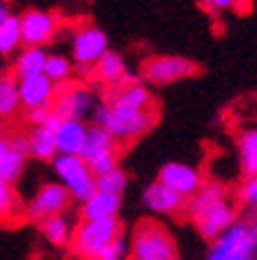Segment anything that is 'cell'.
Returning a JSON list of instances; mask_svg holds the SVG:
<instances>
[{
  "mask_svg": "<svg viewBox=\"0 0 257 260\" xmlns=\"http://www.w3.org/2000/svg\"><path fill=\"white\" fill-rule=\"evenodd\" d=\"M186 214L206 242H213L236 221V207L223 184H202L197 193L188 200Z\"/></svg>",
  "mask_w": 257,
  "mask_h": 260,
  "instance_id": "obj_1",
  "label": "cell"
},
{
  "mask_svg": "<svg viewBox=\"0 0 257 260\" xmlns=\"http://www.w3.org/2000/svg\"><path fill=\"white\" fill-rule=\"evenodd\" d=\"M156 123V109H132L123 105H100L93 112V125L102 128L118 146H128L130 142L146 135Z\"/></svg>",
  "mask_w": 257,
  "mask_h": 260,
  "instance_id": "obj_2",
  "label": "cell"
},
{
  "mask_svg": "<svg viewBox=\"0 0 257 260\" xmlns=\"http://www.w3.org/2000/svg\"><path fill=\"white\" fill-rule=\"evenodd\" d=\"M123 237V223L121 218H104V221H81L72 228L70 253L77 260H95L107 244Z\"/></svg>",
  "mask_w": 257,
  "mask_h": 260,
  "instance_id": "obj_3",
  "label": "cell"
},
{
  "mask_svg": "<svg viewBox=\"0 0 257 260\" xmlns=\"http://www.w3.org/2000/svg\"><path fill=\"white\" fill-rule=\"evenodd\" d=\"M257 225L250 221H234L218 239H213L206 260H255Z\"/></svg>",
  "mask_w": 257,
  "mask_h": 260,
  "instance_id": "obj_4",
  "label": "cell"
},
{
  "mask_svg": "<svg viewBox=\"0 0 257 260\" xmlns=\"http://www.w3.org/2000/svg\"><path fill=\"white\" fill-rule=\"evenodd\" d=\"M130 260H174L176 242L165 225L156 221H141L132 233Z\"/></svg>",
  "mask_w": 257,
  "mask_h": 260,
  "instance_id": "obj_5",
  "label": "cell"
},
{
  "mask_svg": "<svg viewBox=\"0 0 257 260\" xmlns=\"http://www.w3.org/2000/svg\"><path fill=\"white\" fill-rule=\"evenodd\" d=\"M79 158L86 162V168L93 177L118 168V144L97 125H86V140L79 151Z\"/></svg>",
  "mask_w": 257,
  "mask_h": 260,
  "instance_id": "obj_6",
  "label": "cell"
},
{
  "mask_svg": "<svg viewBox=\"0 0 257 260\" xmlns=\"http://www.w3.org/2000/svg\"><path fill=\"white\" fill-rule=\"evenodd\" d=\"M51 162H54V172L60 179V186L70 193L72 200L86 202L95 193V177L79 156H60L58 153Z\"/></svg>",
  "mask_w": 257,
  "mask_h": 260,
  "instance_id": "obj_7",
  "label": "cell"
},
{
  "mask_svg": "<svg viewBox=\"0 0 257 260\" xmlns=\"http://www.w3.org/2000/svg\"><path fill=\"white\" fill-rule=\"evenodd\" d=\"M197 63L183 56H151L141 65V77L153 86H167L197 75Z\"/></svg>",
  "mask_w": 257,
  "mask_h": 260,
  "instance_id": "obj_8",
  "label": "cell"
},
{
  "mask_svg": "<svg viewBox=\"0 0 257 260\" xmlns=\"http://www.w3.org/2000/svg\"><path fill=\"white\" fill-rule=\"evenodd\" d=\"M28 160V142L23 133L0 128V181L14 186Z\"/></svg>",
  "mask_w": 257,
  "mask_h": 260,
  "instance_id": "obj_9",
  "label": "cell"
},
{
  "mask_svg": "<svg viewBox=\"0 0 257 260\" xmlns=\"http://www.w3.org/2000/svg\"><path fill=\"white\" fill-rule=\"evenodd\" d=\"M72 198L70 193L63 188L60 184H44L42 188H38V193L30 198V202L26 205V218L35 223H42L51 216H60L70 209Z\"/></svg>",
  "mask_w": 257,
  "mask_h": 260,
  "instance_id": "obj_10",
  "label": "cell"
},
{
  "mask_svg": "<svg viewBox=\"0 0 257 260\" xmlns=\"http://www.w3.org/2000/svg\"><path fill=\"white\" fill-rule=\"evenodd\" d=\"M93 109V93L88 88L79 86V84H70L65 81L56 88L54 100H51V112L63 119H77L81 121L86 114Z\"/></svg>",
  "mask_w": 257,
  "mask_h": 260,
  "instance_id": "obj_11",
  "label": "cell"
},
{
  "mask_svg": "<svg viewBox=\"0 0 257 260\" xmlns=\"http://www.w3.org/2000/svg\"><path fill=\"white\" fill-rule=\"evenodd\" d=\"M156 181L162 184L165 188H169L171 193L181 195L183 200H190L199 190V186L204 184L202 172L186 165V162H167V165H162Z\"/></svg>",
  "mask_w": 257,
  "mask_h": 260,
  "instance_id": "obj_12",
  "label": "cell"
},
{
  "mask_svg": "<svg viewBox=\"0 0 257 260\" xmlns=\"http://www.w3.org/2000/svg\"><path fill=\"white\" fill-rule=\"evenodd\" d=\"M21 28V44L23 47H42L54 40L56 32V16L44 10H28L19 16Z\"/></svg>",
  "mask_w": 257,
  "mask_h": 260,
  "instance_id": "obj_13",
  "label": "cell"
},
{
  "mask_svg": "<svg viewBox=\"0 0 257 260\" xmlns=\"http://www.w3.org/2000/svg\"><path fill=\"white\" fill-rule=\"evenodd\" d=\"M107 51H109V40L104 35V30H100V28L88 26V28H81L75 35L72 58L81 68H93L102 58V54H107Z\"/></svg>",
  "mask_w": 257,
  "mask_h": 260,
  "instance_id": "obj_14",
  "label": "cell"
},
{
  "mask_svg": "<svg viewBox=\"0 0 257 260\" xmlns=\"http://www.w3.org/2000/svg\"><path fill=\"white\" fill-rule=\"evenodd\" d=\"M107 103L123 105V107H132V109H151L153 107V95H151V91L144 84H139L130 75H125L121 81L109 86Z\"/></svg>",
  "mask_w": 257,
  "mask_h": 260,
  "instance_id": "obj_15",
  "label": "cell"
},
{
  "mask_svg": "<svg viewBox=\"0 0 257 260\" xmlns=\"http://www.w3.org/2000/svg\"><path fill=\"white\" fill-rule=\"evenodd\" d=\"M16 91H19V103L30 112V109L40 107H51L56 86L44 75H32L16 79Z\"/></svg>",
  "mask_w": 257,
  "mask_h": 260,
  "instance_id": "obj_16",
  "label": "cell"
},
{
  "mask_svg": "<svg viewBox=\"0 0 257 260\" xmlns=\"http://www.w3.org/2000/svg\"><path fill=\"white\" fill-rule=\"evenodd\" d=\"M144 205L149 207L151 211L156 214H165V216H181L188 207V200H183L181 195L171 193L169 188H165L162 184H149L144 188V195H141Z\"/></svg>",
  "mask_w": 257,
  "mask_h": 260,
  "instance_id": "obj_17",
  "label": "cell"
},
{
  "mask_svg": "<svg viewBox=\"0 0 257 260\" xmlns=\"http://www.w3.org/2000/svg\"><path fill=\"white\" fill-rule=\"evenodd\" d=\"M54 140L60 156H79L86 140V123L77 119H63L54 130Z\"/></svg>",
  "mask_w": 257,
  "mask_h": 260,
  "instance_id": "obj_18",
  "label": "cell"
},
{
  "mask_svg": "<svg viewBox=\"0 0 257 260\" xmlns=\"http://www.w3.org/2000/svg\"><path fill=\"white\" fill-rule=\"evenodd\" d=\"M121 195H109V193H95L86 202H81V221H104V218H118L121 211Z\"/></svg>",
  "mask_w": 257,
  "mask_h": 260,
  "instance_id": "obj_19",
  "label": "cell"
},
{
  "mask_svg": "<svg viewBox=\"0 0 257 260\" xmlns=\"http://www.w3.org/2000/svg\"><path fill=\"white\" fill-rule=\"evenodd\" d=\"M26 218V207L21 198L16 195L14 186L0 181V223L3 225H16Z\"/></svg>",
  "mask_w": 257,
  "mask_h": 260,
  "instance_id": "obj_20",
  "label": "cell"
},
{
  "mask_svg": "<svg viewBox=\"0 0 257 260\" xmlns=\"http://www.w3.org/2000/svg\"><path fill=\"white\" fill-rule=\"evenodd\" d=\"M26 142H28V156L38 158V160H54L58 156L54 130L44 128V125H35L26 135Z\"/></svg>",
  "mask_w": 257,
  "mask_h": 260,
  "instance_id": "obj_21",
  "label": "cell"
},
{
  "mask_svg": "<svg viewBox=\"0 0 257 260\" xmlns=\"http://www.w3.org/2000/svg\"><path fill=\"white\" fill-rule=\"evenodd\" d=\"M125 75H128V70H125L123 56L112 51V49H109L107 54H102V58L93 65V77L97 81H102V84H107V86H114Z\"/></svg>",
  "mask_w": 257,
  "mask_h": 260,
  "instance_id": "obj_22",
  "label": "cell"
},
{
  "mask_svg": "<svg viewBox=\"0 0 257 260\" xmlns=\"http://www.w3.org/2000/svg\"><path fill=\"white\" fill-rule=\"evenodd\" d=\"M47 51L42 47H26L21 54L16 56L14 63V79H23V77L42 75L44 60H47Z\"/></svg>",
  "mask_w": 257,
  "mask_h": 260,
  "instance_id": "obj_23",
  "label": "cell"
},
{
  "mask_svg": "<svg viewBox=\"0 0 257 260\" xmlns=\"http://www.w3.org/2000/svg\"><path fill=\"white\" fill-rule=\"evenodd\" d=\"M239 160H241V172L243 177H255L257 172V130L248 128L239 135Z\"/></svg>",
  "mask_w": 257,
  "mask_h": 260,
  "instance_id": "obj_24",
  "label": "cell"
},
{
  "mask_svg": "<svg viewBox=\"0 0 257 260\" xmlns=\"http://www.w3.org/2000/svg\"><path fill=\"white\" fill-rule=\"evenodd\" d=\"M40 228H42V235L47 237V242L51 244V246H58L60 249V246H67V244H70L72 223H70V218L65 216V214L47 218V221L40 223Z\"/></svg>",
  "mask_w": 257,
  "mask_h": 260,
  "instance_id": "obj_25",
  "label": "cell"
},
{
  "mask_svg": "<svg viewBox=\"0 0 257 260\" xmlns=\"http://www.w3.org/2000/svg\"><path fill=\"white\" fill-rule=\"evenodd\" d=\"M21 47V28H19V16L10 14L0 23V54L10 56Z\"/></svg>",
  "mask_w": 257,
  "mask_h": 260,
  "instance_id": "obj_26",
  "label": "cell"
},
{
  "mask_svg": "<svg viewBox=\"0 0 257 260\" xmlns=\"http://www.w3.org/2000/svg\"><path fill=\"white\" fill-rule=\"evenodd\" d=\"M19 107H21V103H19V91H16L14 75H3L0 77V116L7 119Z\"/></svg>",
  "mask_w": 257,
  "mask_h": 260,
  "instance_id": "obj_27",
  "label": "cell"
},
{
  "mask_svg": "<svg viewBox=\"0 0 257 260\" xmlns=\"http://www.w3.org/2000/svg\"><path fill=\"white\" fill-rule=\"evenodd\" d=\"M125 186H128V174H125L123 168H114L109 172L95 177V190H100V193L123 195Z\"/></svg>",
  "mask_w": 257,
  "mask_h": 260,
  "instance_id": "obj_28",
  "label": "cell"
},
{
  "mask_svg": "<svg viewBox=\"0 0 257 260\" xmlns=\"http://www.w3.org/2000/svg\"><path fill=\"white\" fill-rule=\"evenodd\" d=\"M42 75L47 77L54 86L56 84H65L72 75V65H70V60L63 58V56H47Z\"/></svg>",
  "mask_w": 257,
  "mask_h": 260,
  "instance_id": "obj_29",
  "label": "cell"
},
{
  "mask_svg": "<svg viewBox=\"0 0 257 260\" xmlns=\"http://www.w3.org/2000/svg\"><path fill=\"white\" fill-rule=\"evenodd\" d=\"M236 202L241 207L255 209V205H257V179L255 177L243 179V184L239 186V193H236Z\"/></svg>",
  "mask_w": 257,
  "mask_h": 260,
  "instance_id": "obj_30",
  "label": "cell"
},
{
  "mask_svg": "<svg viewBox=\"0 0 257 260\" xmlns=\"http://www.w3.org/2000/svg\"><path fill=\"white\" fill-rule=\"evenodd\" d=\"M125 258V239L118 237L112 244H107L104 249L97 253L95 260H123Z\"/></svg>",
  "mask_w": 257,
  "mask_h": 260,
  "instance_id": "obj_31",
  "label": "cell"
},
{
  "mask_svg": "<svg viewBox=\"0 0 257 260\" xmlns=\"http://www.w3.org/2000/svg\"><path fill=\"white\" fill-rule=\"evenodd\" d=\"M51 114V107H40V109H30L28 112V121H30V125L35 128V125H42L44 121H47V116Z\"/></svg>",
  "mask_w": 257,
  "mask_h": 260,
  "instance_id": "obj_32",
  "label": "cell"
},
{
  "mask_svg": "<svg viewBox=\"0 0 257 260\" xmlns=\"http://www.w3.org/2000/svg\"><path fill=\"white\" fill-rule=\"evenodd\" d=\"M236 3L239 0H206V5L211 10H232V7H236Z\"/></svg>",
  "mask_w": 257,
  "mask_h": 260,
  "instance_id": "obj_33",
  "label": "cell"
},
{
  "mask_svg": "<svg viewBox=\"0 0 257 260\" xmlns=\"http://www.w3.org/2000/svg\"><path fill=\"white\" fill-rule=\"evenodd\" d=\"M7 16H10V10H7V3H5V0H0V23L5 21Z\"/></svg>",
  "mask_w": 257,
  "mask_h": 260,
  "instance_id": "obj_34",
  "label": "cell"
},
{
  "mask_svg": "<svg viewBox=\"0 0 257 260\" xmlns=\"http://www.w3.org/2000/svg\"><path fill=\"white\" fill-rule=\"evenodd\" d=\"M174 260H178V258H174Z\"/></svg>",
  "mask_w": 257,
  "mask_h": 260,
  "instance_id": "obj_35",
  "label": "cell"
}]
</instances>
